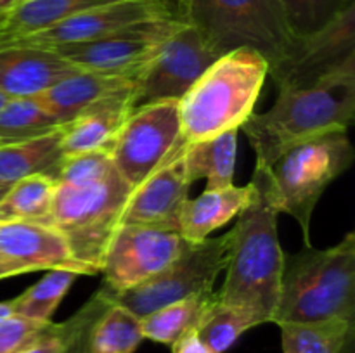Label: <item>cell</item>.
Masks as SVG:
<instances>
[{"label": "cell", "instance_id": "cell-22", "mask_svg": "<svg viewBox=\"0 0 355 353\" xmlns=\"http://www.w3.org/2000/svg\"><path fill=\"white\" fill-rule=\"evenodd\" d=\"M238 132L229 130L218 137L186 144V170L191 183L198 179H207L205 190L225 189L232 185Z\"/></svg>", "mask_w": 355, "mask_h": 353}, {"label": "cell", "instance_id": "cell-31", "mask_svg": "<svg viewBox=\"0 0 355 353\" xmlns=\"http://www.w3.org/2000/svg\"><path fill=\"white\" fill-rule=\"evenodd\" d=\"M114 172L116 168L111 161L110 151L97 149V151L62 156L61 161L45 175L51 176L55 185L82 187L101 182Z\"/></svg>", "mask_w": 355, "mask_h": 353}, {"label": "cell", "instance_id": "cell-35", "mask_svg": "<svg viewBox=\"0 0 355 353\" xmlns=\"http://www.w3.org/2000/svg\"><path fill=\"white\" fill-rule=\"evenodd\" d=\"M10 315H14L12 300L0 301V324H2L3 320H7V318H9Z\"/></svg>", "mask_w": 355, "mask_h": 353}, {"label": "cell", "instance_id": "cell-15", "mask_svg": "<svg viewBox=\"0 0 355 353\" xmlns=\"http://www.w3.org/2000/svg\"><path fill=\"white\" fill-rule=\"evenodd\" d=\"M355 55V3L350 0L326 26L298 42L293 57L270 71L277 87H307Z\"/></svg>", "mask_w": 355, "mask_h": 353}, {"label": "cell", "instance_id": "cell-20", "mask_svg": "<svg viewBox=\"0 0 355 353\" xmlns=\"http://www.w3.org/2000/svg\"><path fill=\"white\" fill-rule=\"evenodd\" d=\"M253 192L252 182L245 187L232 183L225 189L205 190L194 199H187L180 213L179 234L187 242L205 241L211 232L238 217L250 204Z\"/></svg>", "mask_w": 355, "mask_h": 353}, {"label": "cell", "instance_id": "cell-39", "mask_svg": "<svg viewBox=\"0 0 355 353\" xmlns=\"http://www.w3.org/2000/svg\"><path fill=\"white\" fill-rule=\"evenodd\" d=\"M9 189H10L9 183H2V182H0V201H2V197L6 196L7 190H9Z\"/></svg>", "mask_w": 355, "mask_h": 353}, {"label": "cell", "instance_id": "cell-1", "mask_svg": "<svg viewBox=\"0 0 355 353\" xmlns=\"http://www.w3.org/2000/svg\"><path fill=\"white\" fill-rule=\"evenodd\" d=\"M355 116V55L307 87H279L269 111L253 113L241 128L257 156L270 168L291 145L331 132H347Z\"/></svg>", "mask_w": 355, "mask_h": 353}, {"label": "cell", "instance_id": "cell-12", "mask_svg": "<svg viewBox=\"0 0 355 353\" xmlns=\"http://www.w3.org/2000/svg\"><path fill=\"white\" fill-rule=\"evenodd\" d=\"M179 232L144 225H120L104 253L101 272L106 293H125L162 272L184 246Z\"/></svg>", "mask_w": 355, "mask_h": 353}, {"label": "cell", "instance_id": "cell-14", "mask_svg": "<svg viewBox=\"0 0 355 353\" xmlns=\"http://www.w3.org/2000/svg\"><path fill=\"white\" fill-rule=\"evenodd\" d=\"M189 187L184 142L144 182L132 189L120 225H144L179 232L180 213L189 199Z\"/></svg>", "mask_w": 355, "mask_h": 353}, {"label": "cell", "instance_id": "cell-23", "mask_svg": "<svg viewBox=\"0 0 355 353\" xmlns=\"http://www.w3.org/2000/svg\"><path fill=\"white\" fill-rule=\"evenodd\" d=\"M62 156L61 128L30 141L0 145V182L12 185L17 180L37 173L45 175Z\"/></svg>", "mask_w": 355, "mask_h": 353}, {"label": "cell", "instance_id": "cell-33", "mask_svg": "<svg viewBox=\"0 0 355 353\" xmlns=\"http://www.w3.org/2000/svg\"><path fill=\"white\" fill-rule=\"evenodd\" d=\"M52 322L30 320L21 315H10L0 324V353H19L33 345L42 334H45Z\"/></svg>", "mask_w": 355, "mask_h": 353}, {"label": "cell", "instance_id": "cell-37", "mask_svg": "<svg viewBox=\"0 0 355 353\" xmlns=\"http://www.w3.org/2000/svg\"><path fill=\"white\" fill-rule=\"evenodd\" d=\"M170 2H172L173 7H175L177 14H179V16L184 19V14H186V9H187V6L191 3V0H170Z\"/></svg>", "mask_w": 355, "mask_h": 353}, {"label": "cell", "instance_id": "cell-32", "mask_svg": "<svg viewBox=\"0 0 355 353\" xmlns=\"http://www.w3.org/2000/svg\"><path fill=\"white\" fill-rule=\"evenodd\" d=\"M350 0H279L297 40L311 37L329 23Z\"/></svg>", "mask_w": 355, "mask_h": 353}, {"label": "cell", "instance_id": "cell-25", "mask_svg": "<svg viewBox=\"0 0 355 353\" xmlns=\"http://www.w3.org/2000/svg\"><path fill=\"white\" fill-rule=\"evenodd\" d=\"M217 300V291L194 294L170 303L141 318L144 338L163 345H173L189 329H198L207 308Z\"/></svg>", "mask_w": 355, "mask_h": 353}, {"label": "cell", "instance_id": "cell-3", "mask_svg": "<svg viewBox=\"0 0 355 353\" xmlns=\"http://www.w3.org/2000/svg\"><path fill=\"white\" fill-rule=\"evenodd\" d=\"M355 318V234L328 249L305 246L284 253L274 324H315Z\"/></svg>", "mask_w": 355, "mask_h": 353}, {"label": "cell", "instance_id": "cell-40", "mask_svg": "<svg viewBox=\"0 0 355 353\" xmlns=\"http://www.w3.org/2000/svg\"><path fill=\"white\" fill-rule=\"evenodd\" d=\"M10 100V97H7V96H3V93H0V109H2L3 106H6L7 102H9Z\"/></svg>", "mask_w": 355, "mask_h": 353}, {"label": "cell", "instance_id": "cell-34", "mask_svg": "<svg viewBox=\"0 0 355 353\" xmlns=\"http://www.w3.org/2000/svg\"><path fill=\"white\" fill-rule=\"evenodd\" d=\"M172 353H211L198 334V329H189L172 345Z\"/></svg>", "mask_w": 355, "mask_h": 353}, {"label": "cell", "instance_id": "cell-27", "mask_svg": "<svg viewBox=\"0 0 355 353\" xmlns=\"http://www.w3.org/2000/svg\"><path fill=\"white\" fill-rule=\"evenodd\" d=\"M283 353H343L354 334V322L281 324Z\"/></svg>", "mask_w": 355, "mask_h": 353}, {"label": "cell", "instance_id": "cell-4", "mask_svg": "<svg viewBox=\"0 0 355 353\" xmlns=\"http://www.w3.org/2000/svg\"><path fill=\"white\" fill-rule=\"evenodd\" d=\"M269 62L252 48L220 55L179 100L180 134L186 144L239 130L255 113Z\"/></svg>", "mask_w": 355, "mask_h": 353}, {"label": "cell", "instance_id": "cell-26", "mask_svg": "<svg viewBox=\"0 0 355 353\" xmlns=\"http://www.w3.org/2000/svg\"><path fill=\"white\" fill-rule=\"evenodd\" d=\"M142 339L141 318L127 308L106 301V307L90 325L85 353H134Z\"/></svg>", "mask_w": 355, "mask_h": 353}, {"label": "cell", "instance_id": "cell-21", "mask_svg": "<svg viewBox=\"0 0 355 353\" xmlns=\"http://www.w3.org/2000/svg\"><path fill=\"white\" fill-rule=\"evenodd\" d=\"M120 0H21L0 24V47L17 38L47 30L68 17Z\"/></svg>", "mask_w": 355, "mask_h": 353}, {"label": "cell", "instance_id": "cell-38", "mask_svg": "<svg viewBox=\"0 0 355 353\" xmlns=\"http://www.w3.org/2000/svg\"><path fill=\"white\" fill-rule=\"evenodd\" d=\"M21 0H0V14L9 12L16 3H19Z\"/></svg>", "mask_w": 355, "mask_h": 353}, {"label": "cell", "instance_id": "cell-13", "mask_svg": "<svg viewBox=\"0 0 355 353\" xmlns=\"http://www.w3.org/2000/svg\"><path fill=\"white\" fill-rule=\"evenodd\" d=\"M170 16L180 17L170 0H120V2L107 3V6L76 14L47 30L9 42L3 47H9V45L55 47V45L66 44H82V42L106 37L113 31L139 23V21Z\"/></svg>", "mask_w": 355, "mask_h": 353}, {"label": "cell", "instance_id": "cell-36", "mask_svg": "<svg viewBox=\"0 0 355 353\" xmlns=\"http://www.w3.org/2000/svg\"><path fill=\"white\" fill-rule=\"evenodd\" d=\"M14 275H19V273H17L12 266L7 265L6 262H2V260H0V279H6V277H14Z\"/></svg>", "mask_w": 355, "mask_h": 353}, {"label": "cell", "instance_id": "cell-18", "mask_svg": "<svg viewBox=\"0 0 355 353\" xmlns=\"http://www.w3.org/2000/svg\"><path fill=\"white\" fill-rule=\"evenodd\" d=\"M132 87L97 100L76 114L71 121L62 125L61 145L64 156L97 149L110 151L120 128L134 111Z\"/></svg>", "mask_w": 355, "mask_h": 353}, {"label": "cell", "instance_id": "cell-30", "mask_svg": "<svg viewBox=\"0 0 355 353\" xmlns=\"http://www.w3.org/2000/svg\"><path fill=\"white\" fill-rule=\"evenodd\" d=\"M255 325L260 324L252 314L243 308L222 303L217 294V300L207 308L198 324V334L211 353H224L238 341L243 332Z\"/></svg>", "mask_w": 355, "mask_h": 353}, {"label": "cell", "instance_id": "cell-8", "mask_svg": "<svg viewBox=\"0 0 355 353\" xmlns=\"http://www.w3.org/2000/svg\"><path fill=\"white\" fill-rule=\"evenodd\" d=\"M232 228L218 237L201 242H184L179 256L155 277L125 293H106L101 289L104 301L127 308L142 318L170 303L215 291L218 275L225 270L231 255Z\"/></svg>", "mask_w": 355, "mask_h": 353}, {"label": "cell", "instance_id": "cell-2", "mask_svg": "<svg viewBox=\"0 0 355 353\" xmlns=\"http://www.w3.org/2000/svg\"><path fill=\"white\" fill-rule=\"evenodd\" d=\"M255 192L232 227V246L218 300L246 310L259 324L272 320L279 300L284 253L277 237L279 211L270 203L262 173L252 179Z\"/></svg>", "mask_w": 355, "mask_h": 353}, {"label": "cell", "instance_id": "cell-10", "mask_svg": "<svg viewBox=\"0 0 355 353\" xmlns=\"http://www.w3.org/2000/svg\"><path fill=\"white\" fill-rule=\"evenodd\" d=\"M182 17H156L139 21L103 38L52 48L80 71L137 76L166 40L184 24Z\"/></svg>", "mask_w": 355, "mask_h": 353}, {"label": "cell", "instance_id": "cell-17", "mask_svg": "<svg viewBox=\"0 0 355 353\" xmlns=\"http://www.w3.org/2000/svg\"><path fill=\"white\" fill-rule=\"evenodd\" d=\"M78 71L52 48L0 47V93L10 99L38 96L59 80Z\"/></svg>", "mask_w": 355, "mask_h": 353}, {"label": "cell", "instance_id": "cell-16", "mask_svg": "<svg viewBox=\"0 0 355 353\" xmlns=\"http://www.w3.org/2000/svg\"><path fill=\"white\" fill-rule=\"evenodd\" d=\"M0 260L17 273L66 269L92 275L76 262L61 234L52 225L28 221H0Z\"/></svg>", "mask_w": 355, "mask_h": 353}, {"label": "cell", "instance_id": "cell-41", "mask_svg": "<svg viewBox=\"0 0 355 353\" xmlns=\"http://www.w3.org/2000/svg\"><path fill=\"white\" fill-rule=\"evenodd\" d=\"M6 14H7V12L0 14V24H2V23H3V19H6Z\"/></svg>", "mask_w": 355, "mask_h": 353}, {"label": "cell", "instance_id": "cell-9", "mask_svg": "<svg viewBox=\"0 0 355 353\" xmlns=\"http://www.w3.org/2000/svg\"><path fill=\"white\" fill-rule=\"evenodd\" d=\"M184 144L179 100H159L132 111L110 149L121 179L135 189Z\"/></svg>", "mask_w": 355, "mask_h": 353}, {"label": "cell", "instance_id": "cell-29", "mask_svg": "<svg viewBox=\"0 0 355 353\" xmlns=\"http://www.w3.org/2000/svg\"><path fill=\"white\" fill-rule=\"evenodd\" d=\"M76 277H80V273L73 272V270H47V273L37 284L14 298V315H21L24 318L44 322V324L52 322V315L58 310L62 298L66 296Z\"/></svg>", "mask_w": 355, "mask_h": 353}, {"label": "cell", "instance_id": "cell-24", "mask_svg": "<svg viewBox=\"0 0 355 353\" xmlns=\"http://www.w3.org/2000/svg\"><path fill=\"white\" fill-rule=\"evenodd\" d=\"M54 192L55 182L44 173L17 180L0 201V221L52 225Z\"/></svg>", "mask_w": 355, "mask_h": 353}, {"label": "cell", "instance_id": "cell-6", "mask_svg": "<svg viewBox=\"0 0 355 353\" xmlns=\"http://www.w3.org/2000/svg\"><path fill=\"white\" fill-rule=\"evenodd\" d=\"M184 19L220 55L236 48L259 52L269 62V73L293 57L300 42L279 0H191Z\"/></svg>", "mask_w": 355, "mask_h": 353}, {"label": "cell", "instance_id": "cell-28", "mask_svg": "<svg viewBox=\"0 0 355 353\" xmlns=\"http://www.w3.org/2000/svg\"><path fill=\"white\" fill-rule=\"evenodd\" d=\"M62 125L44 109L37 97L10 99L0 109V144H16L59 130Z\"/></svg>", "mask_w": 355, "mask_h": 353}, {"label": "cell", "instance_id": "cell-42", "mask_svg": "<svg viewBox=\"0 0 355 353\" xmlns=\"http://www.w3.org/2000/svg\"><path fill=\"white\" fill-rule=\"evenodd\" d=\"M0 145H3V144H0Z\"/></svg>", "mask_w": 355, "mask_h": 353}, {"label": "cell", "instance_id": "cell-11", "mask_svg": "<svg viewBox=\"0 0 355 353\" xmlns=\"http://www.w3.org/2000/svg\"><path fill=\"white\" fill-rule=\"evenodd\" d=\"M220 57L201 31L184 21L142 68L132 87L134 109L159 100H180L196 80Z\"/></svg>", "mask_w": 355, "mask_h": 353}, {"label": "cell", "instance_id": "cell-5", "mask_svg": "<svg viewBox=\"0 0 355 353\" xmlns=\"http://www.w3.org/2000/svg\"><path fill=\"white\" fill-rule=\"evenodd\" d=\"M354 161L347 132H331L291 145L262 173L270 203L298 221L305 246L311 244V218L329 183Z\"/></svg>", "mask_w": 355, "mask_h": 353}, {"label": "cell", "instance_id": "cell-19", "mask_svg": "<svg viewBox=\"0 0 355 353\" xmlns=\"http://www.w3.org/2000/svg\"><path fill=\"white\" fill-rule=\"evenodd\" d=\"M135 78L137 76L132 75L78 71L59 80L35 97L51 116L61 125H66L97 100L134 85Z\"/></svg>", "mask_w": 355, "mask_h": 353}, {"label": "cell", "instance_id": "cell-7", "mask_svg": "<svg viewBox=\"0 0 355 353\" xmlns=\"http://www.w3.org/2000/svg\"><path fill=\"white\" fill-rule=\"evenodd\" d=\"M130 192L132 187L118 172L90 185H55L52 227L92 275L101 272L104 253L120 227Z\"/></svg>", "mask_w": 355, "mask_h": 353}]
</instances>
